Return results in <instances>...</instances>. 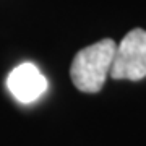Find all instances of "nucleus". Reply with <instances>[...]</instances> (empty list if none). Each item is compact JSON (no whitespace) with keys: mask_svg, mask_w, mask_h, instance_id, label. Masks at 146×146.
Wrapping results in <instances>:
<instances>
[{"mask_svg":"<svg viewBox=\"0 0 146 146\" xmlns=\"http://www.w3.org/2000/svg\"><path fill=\"white\" fill-rule=\"evenodd\" d=\"M115 41L102 39L81 49L72 62L70 76L73 84L83 93H98L102 89L115 55Z\"/></svg>","mask_w":146,"mask_h":146,"instance_id":"1","label":"nucleus"},{"mask_svg":"<svg viewBox=\"0 0 146 146\" xmlns=\"http://www.w3.org/2000/svg\"><path fill=\"white\" fill-rule=\"evenodd\" d=\"M114 80L140 81L146 76V31L131 29L115 47L114 62L110 67Z\"/></svg>","mask_w":146,"mask_h":146,"instance_id":"2","label":"nucleus"},{"mask_svg":"<svg viewBox=\"0 0 146 146\" xmlns=\"http://www.w3.org/2000/svg\"><path fill=\"white\" fill-rule=\"evenodd\" d=\"M7 86L16 101L29 104L44 94L47 89V80L34 63L25 62L10 72Z\"/></svg>","mask_w":146,"mask_h":146,"instance_id":"3","label":"nucleus"}]
</instances>
